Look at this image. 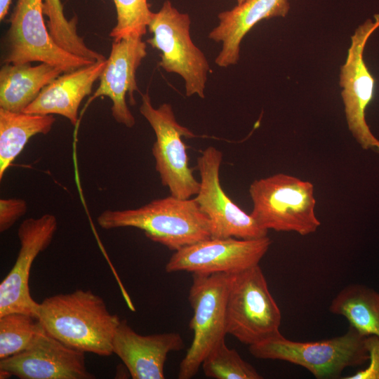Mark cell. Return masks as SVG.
<instances>
[{
	"instance_id": "1",
	"label": "cell",
	"mask_w": 379,
	"mask_h": 379,
	"mask_svg": "<svg viewBox=\"0 0 379 379\" xmlns=\"http://www.w3.org/2000/svg\"><path fill=\"white\" fill-rule=\"evenodd\" d=\"M37 319L67 346L100 356L113 354L112 341L121 321L100 296L82 289L45 298L39 305Z\"/></svg>"
},
{
	"instance_id": "2",
	"label": "cell",
	"mask_w": 379,
	"mask_h": 379,
	"mask_svg": "<svg viewBox=\"0 0 379 379\" xmlns=\"http://www.w3.org/2000/svg\"><path fill=\"white\" fill-rule=\"evenodd\" d=\"M105 230L135 227L150 240L176 251L211 238V225L194 198L172 195L136 208L105 210L97 218Z\"/></svg>"
},
{
	"instance_id": "3",
	"label": "cell",
	"mask_w": 379,
	"mask_h": 379,
	"mask_svg": "<svg viewBox=\"0 0 379 379\" xmlns=\"http://www.w3.org/2000/svg\"><path fill=\"white\" fill-rule=\"evenodd\" d=\"M248 192L253 204L251 215L265 230L306 236L321 225L315 213L314 185L310 181L279 173L255 180Z\"/></svg>"
},
{
	"instance_id": "4",
	"label": "cell",
	"mask_w": 379,
	"mask_h": 379,
	"mask_svg": "<svg viewBox=\"0 0 379 379\" xmlns=\"http://www.w3.org/2000/svg\"><path fill=\"white\" fill-rule=\"evenodd\" d=\"M366 337L350 326L343 335L314 342L293 341L281 334L250 345L249 352L257 359L300 366L317 379H336L345 368L368 361Z\"/></svg>"
},
{
	"instance_id": "5",
	"label": "cell",
	"mask_w": 379,
	"mask_h": 379,
	"mask_svg": "<svg viewBox=\"0 0 379 379\" xmlns=\"http://www.w3.org/2000/svg\"><path fill=\"white\" fill-rule=\"evenodd\" d=\"M281 313L259 265L230 274L226 331L253 345L281 335Z\"/></svg>"
},
{
	"instance_id": "6",
	"label": "cell",
	"mask_w": 379,
	"mask_h": 379,
	"mask_svg": "<svg viewBox=\"0 0 379 379\" xmlns=\"http://www.w3.org/2000/svg\"><path fill=\"white\" fill-rule=\"evenodd\" d=\"M190 26V15L180 12L166 0L151 15L147 29L152 37L147 42L161 52L159 66L184 79L187 96L204 98L210 67L204 53L192 40Z\"/></svg>"
},
{
	"instance_id": "7",
	"label": "cell",
	"mask_w": 379,
	"mask_h": 379,
	"mask_svg": "<svg viewBox=\"0 0 379 379\" xmlns=\"http://www.w3.org/2000/svg\"><path fill=\"white\" fill-rule=\"evenodd\" d=\"M230 279L224 273L192 274L188 300L193 310L189 324L193 339L180 364L178 379L194 376L208 354L225 340Z\"/></svg>"
},
{
	"instance_id": "8",
	"label": "cell",
	"mask_w": 379,
	"mask_h": 379,
	"mask_svg": "<svg viewBox=\"0 0 379 379\" xmlns=\"http://www.w3.org/2000/svg\"><path fill=\"white\" fill-rule=\"evenodd\" d=\"M140 112L156 136L152 152L162 185L168 187L171 195L178 198L195 196L199 181L193 175L194 168L190 166L187 147L182 140V138H194V133L177 121L170 104L154 107L148 93L142 94Z\"/></svg>"
},
{
	"instance_id": "9",
	"label": "cell",
	"mask_w": 379,
	"mask_h": 379,
	"mask_svg": "<svg viewBox=\"0 0 379 379\" xmlns=\"http://www.w3.org/2000/svg\"><path fill=\"white\" fill-rule=\"evenodd\" d=\"M44 15L43 0H17L9 20L4 63L41 62L58 67L65 73L95 62L57 45Z\"/></svg>"
},
{
	"instance_id": "10",
	"label": "cell",
	"mask_w": 379,
	"mask_h": 379,
	"mask_svg": "<svg viewBox=\"0 0 379 379\" xmlns=\"http://www.w3.org/2000/svg\"><path fill=\"white\" fill-rule=\"evenodd\" d=\"M222 153L214 147L206 148L197 158L200 175L199 189L195 200L207 216L211 238L257 239L267 236L250 214L237 205L225 193L220 180Z\"/></svg>"
},
{
	"instance_id": "11",
	"label": "cell",
	"mask_w": 379,
	"mask_h": 379,
	"mask_svg": "<svg viewBox=\"0 0 379 379\" xmlns=\"http://www.w3.org/2000/svg\"><path fill=\"white\" fill-rule=\"evenodd\" d=\"M271 244L267 236L249 239L209 238L175 251L165 270L168 273L232 274L259 265Z\"/></svg>"
},
{
	"instance_id": "12",
	"label": "cell",
	"mask_w": 379,
	"mask_h": 379,
	"mask_svg": "<svg viewBox=\"0 0 379 379\" xmlns=\"http://www.w3.org/2000/svg\"><path fill=\"white\" fill-rule=\"evenodd\" d=\"M373 22L368 19L358 27L351 37L345 62L340 68V86L347 127L364 149L376 148L379 140L373 135L366 121V109L373 98L375 80L364 60L366 42L379 27V14Z\"/></svg>"
},
{
	"instance_id": "13",
	"label": "cell",
	"mask_w": 379,
	"mask_h": 379,
	"mask_svg": "<svg viewBox=\"0 0 379 379\" xmlns=\"http://www.w3.org/2000/svg\"><path fill=\"white\" fill-rule=\"evenodd\" d=\"M58 228L56 217L46 213L22 222L18 230L20 250L16 260L0 284V317L22 312L37 318L39 303L30 294L31 267L37 255L51 243Z\"/></svg>"
},
{
	"instance_id": "14",
	"label": "cell",
	"mask_w": 379,
	"mask_h": 379,
	"mask_svg": "<svg viewBox=\"0 0 379 379\" xmlns=\"http://www.w3.org/2000/svg\"><path fill=\"white\" fill-rule=\"evenodd\" d=\"M0 370L21 379H92L84 352L64 344L41 326L22 352L0 359Z\"/></svg>"
},
{
	"instance_id": "15",
	"label": "cell",
	"mask_w": 379,
	"mask_h": 379,
	"mask_svg": "<svg viewBox=\"0 0 379 379\" xmlns=\"http://www.w3.org/2000/svg\"><path fill=\"white\" fill-rule=\"evenodd\" d=\"M142 37L130 34L114 40L99 77L98 88L90 99L92 101L98 97H108L112 102L113 118L128 128H132L135 120L127 105L126 97L131 105L135 104L134 92L138 91L135 74L147 55V45Z\"/></svg>"
},
{
	"instance_id": "16",
	"label": "cell",
	"mask_w": 379,
	"mask_h": 379,
	"mask_svg": "<svg viewBox=\"0 0 379 379\" xmlns=\"http://www.w3.org/2000/svg\"><path fill=\"white\" fill-rule=\"evenodd\" d=\"M185 347L176 332L142 335L121 320L112 341L113 353L125 364L133 379H164L168 354Z\"/></svg>"
},
{
	"instance_id": "17",
	"label": "cell",
	"mask_w": 379,
	"mask_h": 379,
	"mask_svg": "<svg viewBox=\"0 0 379 379\" xmlns=\"http://www.w3.org/2000/svg\"><path fill=\"white\" fill-rule=\"evenodd\" d=\"M290 9L288 0H246L218 15V25L208 37L222 48L215 59L220 67L236 65L240 58V44L245 35L260 21L285 17Z\"/></svg>"
},
{
	"instance_id": "18",
	"label": "cell",
	"mask_w": 379,
	"mask_h": 379,
	"mask_svg": "<svg viewBox=\"0 0 379 379\" xmlns=\"http://www.w3.org/2000/svg\"><path fill=\"white\" fill-rule=\"evenodd\" d=\"M107 59L60 75L46 85L25 109L38 114H58L67 118L72 125L78 121V110L82 100L92 92Z\"/></svg>"
},
{
	"instance_id": "19",
	"label": "cell",
	"mask_w": 379,
	"mask_h": 379,
	"mask_svg": "<svg viewBox=\"0 0 379 379\" xmlns=\"http://www.w3.org/2000/svg\"><path fill=\"white\" fill-rule=\"evenodd\" d=\"M62 72L59 67L45 62L38 65L4 63L0 69V108L23 112Z\"/></svg>"
},
{
	"instance_id": "20",
	"label": "cell",
	"mask_w": 379,
	"mask_h": 379,
	"mask_svg": "<svg viewBox=\"0 0 379 379\" xmlns=\"http://www.w3.org/2000/svg\"><path fill=\"white\" fill-rule=\"evenodd\" d=\"M55 118L51 114L13 112L0 108V180L29 140L47 134Z\"/></svg>"
},
{
	"instance_id": "21",
	"label": "cell",
	"mask_w": 379,
	"mask_h": 379,
	"mask_svg": "<svg viewBox=\"0 0 379 379\" xmlns=\"http://www.w3.org/2000/svg\"><path fill=\"white\" fill-rule=\"evenodd\" d=\"M331 313L344 317L361 334L379 337V292L367 286L352 284L333 298Z\"/></svg>"
},
{
	"instance_id": "22",
	"label": "cell",
	"mask_w": 379,
	"mask_h": 379,
	"mask_svg": "<svg viewBox=\"0 0 379 379\" xmlns=\"http://www.w3.org/2000/svg\"><path fill=\"white\" fill-rule=\"evenodd\" d=\"M43 11L48 18L46 26L57 45L65 51L92 61L100 60L102 55L88 48L77 33V17L70 20L64 14L60 0H43Z\"/></svg>"
},
{
	"instance_id": "23",
	"label": "cell",
	"mask_w": 379,
	"mask_h": 379,
	"mask_svg": "<svg viewBox=\"0 0 379 379\" xmlns=\"http://www.w3.org/2000/svg\"><path fill=\"white\" fill-rule=\"evenodd\" d=\"M41 328L39 319L29 314L11 312L0 317V359L27 348Z\"/></svg>"
},
{
	"instance_id": "24",
	"label": "cell",
	"mask_w": 379,
	"mask_h": 379,
	"mask_svg": "<svg viewBox=\"0 0 379 379\" xmlns=\"http://www.w3.org/2000/svg\"><path fill=\"white\" fill-rule=\"evenodd\" d=\"M201 367L206 376L215 379H261L262 376L225 340L205 358Z\"/></svg>"
},
{
	"instance_id": "25",
	"label": "cell",
	"mask_w": 379,
	"mask_h": 379,
	"mask_svg": "<svg viewBox=\"0 0 379 379\" xmlns=\"http://www.w3.org/2000/svg\"><path fill=\"white\" fill-rule=\"evenodd\" d=\"M117 23L109 36L117 40L130 34L143 36L147 30L152 11L147 0H113Z\"/></svg>"
},
{
	"instance_id": "26",
	"label": "cell",
	"mask_w": 379,
	"mask_h": 379,
	"mask_svg": "<svg viewBox=\"0 0 379 379\" xmlns=\"http://www.w3.org/2000/svg\"><path fill=\"white\" fill-rule=\"evenodd\" d=\"M27 210L25 200L16 198L0 199V232L9 230Z\"/></svg>"
},
{
	"instance_id": "27",
	"label": "cell",
	"mask_w": 379,
	"mask_h": 379,
	"mask_svg": "<svg viewBox=\"0 0 379 379\" xmlns=\"http://www.w3.org/2000/svg\"><path fill=\"white\" fill-rule=\"evenodd\" d=\"M366 346L368 354V366L343 379H379V337H366Z\"/></svg>"
},
{
	"instance_id": "28",
	"label": "cell",
	"mask_w": 379,
	"mask_h": 379,
	"mask_svg": "<svg viewBox=\"0 0 379 379\" xmlns=\"http://www.w3.org/2000/svg\"><path fill=\"white\" fill-rule=\"evenodd\" d=\"M12 0H0V20L7 15Z\"/></svg>"
},
{
	"instance_id": "29",
	"label": "cell",
	"mask_w": 379,
	"mask_h": 379,
	"mask_svg": "<svg viewBox=\"0 0 379 379\" xmlns=\"http://www.w3.org/2000/svg\"><path fill=\"white\" fill-rule=\"evenodd\" d=\"M236 1L237 2V4H241L242 2H244L246 0H236Z\"/></svg>"
}]
</instances>
